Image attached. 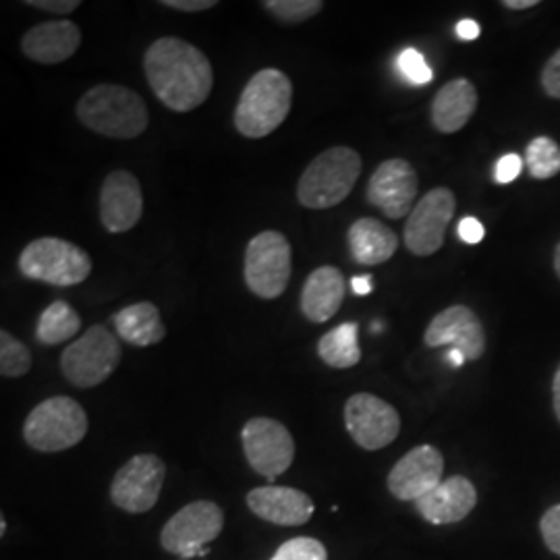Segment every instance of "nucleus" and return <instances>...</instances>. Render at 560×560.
<instances>
[{
  "mask_svg": "<svg viewBox=\"0 0 560 560\" xmlns=\"http://www.w3.org/2000/svg\"><path fill=\"white\" fill-rule=\"evenodd\" d=\"M320 360L335 370H349L361 360L360 328L355 322L340 324L318 340Z\"/></svg>",
  "mask_w": 560,
  "mask_h": 560,
  "instance_id": "obj_25",
  "label": "nucleus"
},
{
  "mask_svg": "<svg viewBox=\"0 0 560 560\" xmlns=\"http://www.w3.org/2000/svg\"><path fill=\"white\" fill-rule=\"evenodd\" d=\"M345 423L351 439L365 451H381L397 441L400 432L399 411L370 393H358L347 400Z\"/></svg>",
  "mask_w": 560,
  "mask_h": 560,
  "instance_id": "obj_13",
  "label": "nucleus"
},
{
  "mask_svg": "<svg viewBox=\"0 0 560 560\" xmlns=\"http://www.w3.org/2000/svg\"><path fill=\"white\" fill-rule=\"evenodd\" d=\"M164 478L166 467L159 455H136L117 471L110 483V499L125 513H148L161 499Z\"/></svg>",
  "mask_w": 560,
  "mask_h": 560,
  "instance_id": "obj_12",
  "label": "nucleus"
},
{
  "mask_svg": "<svg viewBox=\"0 0 560 560\" xmlns=\"http://www.w3.org/2000/svg\"><path fill=\"white\" fill-rule=\"evenodd\" d=\"M457 200L448 187L428 191L411 210L405 224V245L413 256H432L446 240V229L455 217Z\"/></svg>",
  "mask_w": 560,
  "mask_h": 560,
  "instance_id": "obj_11",
  "label": "nucleus"
},
{
  "mask_svg": "<svg viewBox=\"0 0 560 560\" xmlns=\"http://www.w3.org/2000/svg\"><path fill=\"white\" fill-rule=\"evenodd\" d=\"M478 108V90L465 78L444 83L432 102V125L441 133H457Z\"/></svg>",
  "mask_w": 560,
  "mask_h": 560,
  "instance_id": "obj_22",
  "label": "nucleus"
},
{
  "mask_svg": "<svg viewBox=\"0 0 560 560\" xmlns=\"http://www.w3.org/2000/svg\"><path fill=\"white\" fill-rule=\"evenodd\" d=\"M397 65H399L400 73L416 85H425L434 78L430 65L416 48H405L399 55Z\"/></svg>",
  "mask_w": 560,
  "mask_h": 560,
  "instance_id": "obj_31",
  "label": "nucleus"
},
{
  "mask_svg": "<svg viewBox=\"0 0 560 560\" xmlns=\"http://www.w3.org/2000/svg\"><path fill=\"white\" fill-rule=\"evenodd\" d=\"M20 270L23 277L52 287H75L92 275V258L71 241L42 237L25 245Z\"/></svg>",
  "mask_w": 560,
  "mask_h": 560,
  "instance_id": "obj_6",
  "label": "nucleus"
},
{
  "mask_svg": "<svg viewBox=\"0 0 560 560\" xmlns=\"http://www.w3.org/2000/svg\"><path fill=\"white\" fill-rule=\"evenodd\" d=\"M541 538L546 546L560 557V504L548 509L540 521Z\"/></svg>",
  "mask_w": 560,
  "mask_h": 560,
  "instance_id": "obj_32",
  "label": "nucleus"
},
{
  "mask_svg": "<svg viewBox=\"0 0 560 560\" xmlns=\"http://www.w3.org/2000/svg\"><path fill=\"white\" fill-rule=\"evenodd\" d=\"M361 156L347 145H335L307 164L298 183V200L310 210H328L347 200L361 175Z\"/></svg>",
  "mask_w": 560,
  "mask_h": 560,
  "instance_id": "obj_4",
  "label": "nucleus"
},
{
  "mask_svg": "<svg viewBox=\"0 0 560 560\" xmlns=\"http://www.w3.org/2000/svg\"><path fill=\"white\" fill-rule=\"evenodd\" d=\"M81 46V30L73 21H46L25 32L21 50L40 65H59L71 59Z\"/></svg>",
  "mask_w": 560,
  "mask_h": 560,
  "instance_id": "obj_19",
  "label": "nucleus"
},
{
  "mask_svg": "<svg viewBox=\"0 0 560 560\" xmlns=\"http://www.w3.org/2000/svg\"><path fill=\"white\" fill-rule=\"evenodd\" d=\"M32 370V353L9 330H0V374L4 378H20Z\"/></svg>",
  "mask_w": 560,
  "mask_h": 560,
  "instance_id": "obj_28",
  "label": "nucleus"
},
{
  "mask_svg": "<svg viewBox=\"0 0 560 560\" xmlns=\"http://www.w3.org/2000/svg\"><path fill=\"white\" fill-rule=\"evenodd\" d=\"M457 36L463 42L476 40L480 36V25L478 21L463 20L457 23Z\"/></svg>",
  "mask_w": 560,
  "mask_h": 560,
  "instance_id": "obj_38",
  "label": "nucleus"
},
{
  "mask_svg": "<svg viewBox=\"0 0 560 560\" xmlns=\"http://www.w3.org/2000/svg\"><path fill=\"white\" fill-rule=\"evenodd\" d=\"M420 189L416 168L402 159L382 162L368 180V201L390 221L405 219L416 208L413 201Z\"/></svg>",
  "mask_w": 560,
  "mask_h": 560,
  "instance_id": "obj_14",
  "label": "nucleus"
},
{
  "mask_svg": "<svg viewBox=\"0 0 560 560\" xmlns=\"http://www.w3.org/2000/svg\"><path fill=\"white\" fill-rule=\"evenodd\" d=\"M145 78L156 98L175 113H191L208 101L214 71L198 46L180 38L152 42L143 57Z\"/></svg>",
  "mask_w": 560,
  "mask_h": 560,
  "instance_id": "obj_1",
  "label": "nucleus"
},
{
  "mask_svg": "<svg viewBox=\"0 0 560 560\" xmlns=\"http://www.w3.org/2000/svg\"><path fill=\"white\" fill-rule=\"evenodd\" d=\"M25 4L42 9L46 13H57V15H69L81 7L80 0H27Z\"/></svg>",
  "mask_w": 560,
  "mask_h": 560,
  "instance_id": "obj_35",
  "label": "nucleus"
},
{
  "mask_svg": "<svg viewBox=\"0 0 560 560\" xmlns=\"http://www.w3.org/2000/svg\"><path fill=\"white\" fill-rule=\"evenodd\" d=\"M423 342L432 349L453 347L465 360H480L486 351V330L476 312L467 305H451L442 310L423 332Z\"/></svg>",
  "mask_w": 560,
  "mask_h": 560,
  "instance_id": "obj_15",
  "label": "nucleus"
},
{
  "mask_svg": "<svg viewBox=\"0 0 560 560\" xmlns=\"http://www.w3.org/2000/svg\"><path fill=\"white\" fill-rule=\"evenodd\" d=\"M538 0H504L502 7L504 9H511V11H523V9H532L536 7Z\"/></svg>",
  "mask_w": 560,
  "mask_h": 560,
  "instance_id": "obj_41",
  "label": "nucleus"
},
{
  "mask_svg": "<svg viewBox=\"0 0 560 560\" xmlns=\"http://www.w3.org/2000/svg\"><path fill=\"white\" fill-rule=\"evenodd\" d=\"M113 324H115L119 339L133 345V347L159 345L166 337L161 312L150 301H141V303L122 307L113 316Z\"/></svg>",
  "mask_w": 560,
  "mask_h": 560,
  "instance_id": "obj_24",
  "label": "nucleus"
},
{
  "mask_svg": "<svg viewBox=\"0 0 560 560\" xmlns=\"http://www.w3.org/2000/svg\"><path fill=\"white\" fill-rule=\"evenodd\" d=\"M143 214L140 180L129 171H113L101 189V221L108 233L131 231Z\"/></svg>",
  "mask_w": 560,
  "mask_h": 560,
  "instance_id": "obj_17",
  "label": "nucleus"
},
{
  "mask_svg": "<svg viewBox=\"0 0 560 560\" xmlns=\"http://www.w3.org/2000/svg\"><path fill=\"white\" fill-rule=\"evenodd\" d=\"M270 560H328V552L316 538H293L284 541Z\"/></svg>",
  "mask_w": 560,
  "mask_h": 560,
  "instance_id": "obj_30",
  "label": "nucleus"
},
{
  "mask_svg": "<svg viewBox=\"0 0 560 560\" xmlns=\"http://www.w3.org/2000/svg\"><path fill=\"white\" fill-rule=\"evenodd\" d=\"M347 241L353 260L361 266L384 264L399 249L397 233L376 219H360L353 222L347 233Z\"/></svg>",
  "mask_w": 560,
  "mask_h": 560,
  "instance_id": "obj_23",
  "label": "nucleus"
},
{
  "mask_svg": "<svg viewBox=\"0 0 560 560\" xmlns=\"http://www.w3.org/2000/svg\"><path fill=\"white\" fill-rule=\"evenodd\" d=\"M345 300V279L335 266L316 268L303 284L301 312L314 324H324L337 316Z\"/></svg>",
  "mask_w": 560,
  "mask_h": 560,
  "instance_id": "obj_21",
  "label": "nucleus"
},
{
  "mask_svg": "<svg viewBox=\"0 0 560 560\" xmlns=\"http://www.w3.org/2000/svg\"><path fill=\"white\" fill-rule=\"evenodd\" d=\"M88 413L71 397H50L32 409L23 423V439L40 453H60L78 446L88 434Z\"/></svg>",
  "mask_w": 560,
  "mask_h": 560,
  "instance_id": "obj_5",
  "label": "nucleus"
},
{
  "mask_svg": "<svg viewBox=\"0 0 560 560\" xmlns=\"http://www.w3.org/2000/svg\"><path fill=\"white\" fill-rule=\"evenodd\" d=\"M291 280V243L279 231H264L247 243L245 282L260 300H279Z\"/></svg>",
  "mask_w": 560,
  "mask_h": 560,
  "instance_id": "obj_8",
  "label": "nucleus"
},
{
  "mask_svg": "<svg viewBox=\"0 0 560 560\" xmlns=\"http://www.w3.org/2000/svg\"><path fill=\"white\" fill-rule=\"evenodd\" d=\"M448 361L455 365V368H460L463 363H465V355L460 353V351H457V349H451V353H448Z\"/></svg>",
  "mask_w": 560,
  "mask_h": 560,
  "instance_id": "obj_42",
  "label": "nucleus"
},
{
  "mask_svg": "<svg viewBox=\"0 0 560 560\" xmlns=\"http://www.w3.org/2000/svg\"><path fill=\"white\" fill-rule=\"evenodd\" d=\"M457 235H459L460 241H465V243H469V245H476V243H480V241L483 240L486 231H483V224H481L478 219L467 217V219H463V221L459 222Z\"/></svg>",
  "mask_w": 560,
  "mask_h": 560,
  "instance_id": "obj_37",
  "label": "nucleus"
},
{
  "mask_svg": "<svg viewBox=\"0 0 560 560\" xmlns=\"http://www.w3.org/2000/svg\"><path fill=\"white\" fill-rule=\"evenodd\" d=\"M540 81L544 92H546L550 98L560 101V48L548 59V62L544 65Z\"/></svg>",
  "mask_w": 560,
  "mask_h": 560,
  "instance_id": "obj_33",
  "label": "nucleus"
},
{
  "mask_svg": "<svg viewBox=\"0 0 560 560\" xmlns=\"http://www.w3.org/2000/svg\"><path fill=\"white\" fill-rule=\"evenodd\" d=\"M555 272H557V275H559V279H560V241H559V245H557V247H555Z\"/></svg>",
  "mask_w": 560,
  "mask_h": 560,
  "instance_id": "obj_43",
  "label": "nucleus"
},
{
  "mask_svg": "<svg viewBox=\"0 0 560 560\" xmlns=\"http://www.w3.org/2000/svg\"><path fill=\"white\" fill-rule=\"evenodd\" d=\"M80 328V314L67 301H55L42 312L36 339L44 345H60L65 340L73 339Z\"/></svg>",
  "mask_w": 560,
  "mask_h": 560,
  "instance_id": "obj_26",
  "label": "nucleus"
},
{
  "mask_svg": "<svg viewBox=\"0 0 560 560\" xmlns=\"http://www.w3.org/2000/svg\"><path fill=\"white\" fill-rule=\"evenodd\" d=\"M525 166L534 179H552L560 173V145L552 138H536L525 150Z\"/></svg>",
  "mask_w": 560,
  "mask_h": 560,
  "instance_id": "obj_27",
  "label": "nucleus"
},
{
  "mask_svg": "<svg viewBox=\"0 0 560 560\" xmlns=\"http://www.w3.org/2000/svg\"><path fill=\"white\" fill-rule=\"evenodd\" d=\"M120 358L122 347L117 335L96 324L62 351L60 370L73 386L94 388L113 376L119 368Z\"/></svg>",
  "mask_w": 560,
  "mask_h": 560,
  "instance_id": "obj_7",
  "label": "nucleus"
},
{
  "mask_svg": "<svg viewBox=\"0 0 560 560\" xmlns=\"http://www.w3.org/2000/svg\"><path fill=\"white\" fill-rule=\"evenodd\" d=\"M293 85L279 69H261L247 81L235 108V127L249 140L277 131L291 113Z\"/></svg>",
  "mask_w": 560,
  "mask_h": 560,
  "instance_id": "obj_3",
  "label": "nucleus"
},
{
  "mask_svg": "<svg viewBox=\"0 0 560 560\" xmlns=\"http://www.w3.org/2000/svg\"><path fill=\"white\" fill-rule=\"evenodd\" d=\"M444 474L442 453L432 444H421L409 451L388 474V490L399 501H420L439 488Z\"/></svg>",
  "mask_w": 560,
  "mask_h": 560,
  "instance_id": "obj_16",
  "label": "nucleus"
},
{
  "mask_svg": "<svg viewBox=\"0 0 560 560\" xmlns=\"http://www.w3.org/2000/svg\"><path fill=\"white\" fill-rule=\"evenodd\" d=\"M552 405H555V416L560 423V365L555 374V381H552Z\"/></svg>",
  "mask_w": 560,
  "mask_h": 560,
  "instance_id": "obj_40",
  "label": "nucleus"
},
{
  "mask_svg": "<svg viewBox=\"0 0 560 560\" xmlns=\"http://www.w3.org/2000/svg\"><path fill=\"white\" fill-rule=\"evenodd\" d=\"M7 534V521H4V517L0 520V536H4Z\"/></svg>",
  "mask_w": 560,
  "mask_h": 560,
  "instance_id": "obj_44",
  "label": "nucleus"
},
{
  "mask_svg": "<svg viewBox=\"0 0 560 560\" xmlns=\"http://www.w3.org/2000/svg\"><path fill=\"white\" fill-rule=\"evenodd\" d=\"M247 506L260 520L282 525V527H300L312 520L314 501L298 488L287 486H264L254 488L247 494Z\"/></svg>",
  "mask_w": 560,
  "mask_h": 560,
  "instance_id": "obj_18",
  "label": "nucleus"
},
{
  "mask_svg": "<svg viewBox=\"0 0 560 560\" xmlns=\"http://www.w3.org/2000/svg\"><path fill=\"white\" fill-rule=\"evenodd\" d=\"M224 515L217 502L196 501L183 506L162 527V548L180 559L206 555V546L221 536Z\"/></svg>",
  "mask_w": 560,
  "mask_h": 560,
  "instance_id": "obj_9",
  "label": "nucleus"
},
{
  "mask_svg": "<svg viewBox=\"0 0 560 560\" xmlns=\"http://www.w3.org/2000/svg\"><path fill=\"white\" fill-rule=\"evenodd\" d=\"M78 119L92 131L113 140H133L150 125L145 102L131 88L102 83L78 102Z\"/></svg>",
  "mask_w": 560,
  "mask_h": 560,
  "instance_id": "obj_2",
  "label": "nucleus"
},
{
  "mask_svg": "<svg viewBox=\"0 0 560 560\" xmlns=\"http://www.w3.org/2000/svg\"><path fill=\"white\" fill-rule=\"evenodd\" d=\"M351 287H353L355 295H368L372 291V279L368 275L355 277V279L351 280Z\"/></svg>",
  "mask_w": 560,
  "mask_h": 560,
  "instance_id": "obj_39",
  "label": "nucleus"
},
{
  "mask_svg": "<svg viewBox=\"0 0 560 560\" xmlns=\"http://www.w3.org/2000/svg\"><path fill=\"white\" fill-rule=\"evenodd\" d=\"M261 7L287 25H298L312 20L324 9L322 0H266Z\"/></svg>",
  "mask_w": 560,
  "mask_h": 560,
  "instance_id": "obj_29",
  "label": "nucleus"
},
{
  "mask_svg": "<svg viewBox=\"0 0 560 560\" xmlns=\"http://www.w3.org/2000/svg\"><path fill=\"white\" fill-rule=\"evenodd\" d=\"M241 442L247 463L266 480H277L295 459V441L291 432L272 418L247 421L241 432Z\"/></svg>",
  "mask_w": 560,
  "mask_h": 560,
  "instance_id": "obj_10",
  "label": "nucleus"
},
{
  "mask_svg": "<svg viewBox=\"0 0 560 560\" xmlns=\"http://www.w3.org/2000/svg\"><path fill=\"white\" fill-rule=\"evenodd\" d=\"M521 168H523V161L520 156L517 154H506V156H502L501 161L497 162L494 179L501 185L513 183L520 177Z\"/></svg>",
  "mask_w": 560,
  "mask_h": 560,
  "instance_id": "obj_34",
  "label": "nucleus"
},
{
  "mask_svg": "<svg viewBox=\"0 0 560 560\" xmlns=\"http://www.w3.org/2000/svg\"><path fill=\"white\" fill-rule=\"evenodd\" d=\"M161 4L183 13H201V11L214 9L219 2L217 0H162Z\"/></svg>",
  "mask_w": 560,
  "mask_h": 560,
  "instance_id": "obj_36",
  "label": "nucleus"
},
{
  "mask_svg": "<svg viewBox=\"0 0 560 560\" xmlns=\"http://www.w3.org/2000/svg\"><path fill=\"white\" fill-rule=\"evenodd\" d=\"M476 486L463 476H453L416 501V509L428 523L448 525L465 520L476 509Z\"/></svg>",
  "mask_w": 560,
  "mask_h": 560,
  "instance_id": "obj_20",
  "label": "nucleus"
}]
</instances>
